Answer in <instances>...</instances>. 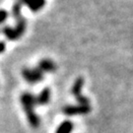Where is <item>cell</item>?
Masks as SVG:
<instances>
[{"label":"cell","mask_w":133,"mask_h":133,"mask_svg":"<svg viewBox=\"0 0 133 133\" xmlns=\"http://www.w3.org/2000/svg\"><path fill=\"white\" fill-rule=\"evenodd\" d=\"M5 48H6V43L3 42H0V53L5 51Z\"/></svg>","instance_id":"obj_11"},{"label":"cell","mask_w":133,"mask_h":133,"mask_svg":"<svg viewBox=\"0 0 133 133\" xmlns=\"http://www.w3.org/2000/svg\"><path fill=\"white\" fill-rule=\"evenodd\" d=\"M9 13L5 9H0V25H2L6 20L8 19Z\"/></svg>","instance_id":"obj_10"},{"label":"cell","mask_w":133,"mask_h":133,"mask_svg":"<svg viewBox=\"0 0 133 133\" xmlns=\"http://www.w3.org/2000/svg\"><path fill=\"white\" fill-rule=\"evenodd\" d=\"M49 100H50V89L49 88H44L38 97H35L36 105H46L49 102Z\"/></svg>","instance_id":"obj_8"},{"label":"cell","mask_w":133,"mask_h":133,"mask_svg":"<svg viewBox=\"0 0 133 133\" xmlns=\"http://www.w3.org/2000/svg\"><path fill=\"white\" fill-rule=\"evenodd\" d=\"M12 15L16 20V27L11 28L6 26L2 29V34L9 41H17L23 37L27 28V22L22 15V4L21 2H16L12 6Z\"/></svg>","instance_id":"obj_1"},{"label":"cell","mask_w":133,"mask_h":133,"mask_svg":"<svg viewBox=\"0 0 133 133\" xmlns=\"http://www.w3.org/2000/svg\"><path fill=\"white\" fill-rule=\"evenodd\" d=\"M91 111L90 105H67L63 109V112L66 115H79L87 114Z\"/></svg>","instance_id":"obj_5"},{"label":"cell","mask_w":133,"mask_h":133,"mask_svg":"<svg viewBox=\"0 0 133 133\" xmlns=\"http://www.w3.org/2000/svg\"><path fill=\"white\" fill-rule=\"evenodd\" d=\"M21 103H22V105L24 108L25 112L27 114L30 124L34 128H37L39 125V119H38V115L34 111V107L36 105L35 97L30 93H24L21 96Z\"/></svg>","instance_id":"obj_2"},{"label":"cell","mask_w":133,"mask_h":133,"mask_svg":"<svg viewBox=\"0 0 133 133\" xmlns=\"http://www.w3.org/2000/svg\"><path fill=\"white\" fill-rule=\"evenodd\" d=\"M38 69L41 72H48V73H52L57 69V66L55 62L50 60V59H42L38 62Z\"/></svg>","instance_id":"obj_6"},{"label":"cell","mask_w":133,"mask_h":133,"mask_svg":"<svg viewBox=\"0 0 133 133\" xmlns=\"http://www.w3.org/2000/svg\"><path fill=\"white\" fill-rule=\"evenodd\" d=\"M22 75L25 80L31 84L38 83L43 79V73L39 71L38 68H35V69L24 68L22 70Z\"/></svg>","instance_id":"obj_4"},{"label":"cell","mask_w":133,"mask_h":133,"mask_svg":"<svg viewBox=\"0 0 133 133\" xmlns=\"http://www.w3.org/2000/svg\"><path fill=\"white\" fill-rule=\"evenodd\" d=\"M73 129V124L70 121H64L62 122L58 129L56 130V133H71Z\"/></svg>","instance_id":"obj_9"},{"label":"cell","mask_w":133,"mask_h":133,"mask_svg":"<svg viewBox=\"0 0 133 133\" xmlns=\"http://www.w3.org/2000/svg\"><path fill=\"white\" fill-rule=\"evenodd\" d=\"M22 2L33 12H38L45 5V0H22Z\"/></svg>","instance_id":"obj_7"},{"label":"cell","mask_w":133,"mask_h":133,"mask_svg":"<svg viewBox=\"0 0 133 133\" xmlns=\"http://www.w3.org/2000/svg\"><path fill=\"white\" fill-rule=\"evenodd\" d=\"M84 83H85V81L84 79L82 78V77H79V78H77L75 82H74V84H73V87H72V94L73 96L75 97V99L78 101V103L82 105H89V100L86 98L85 96L82 95V93H81V91H82V88H83V86H84Z\"/></svg>","instance_id":"obj_3"}]
</instances>
